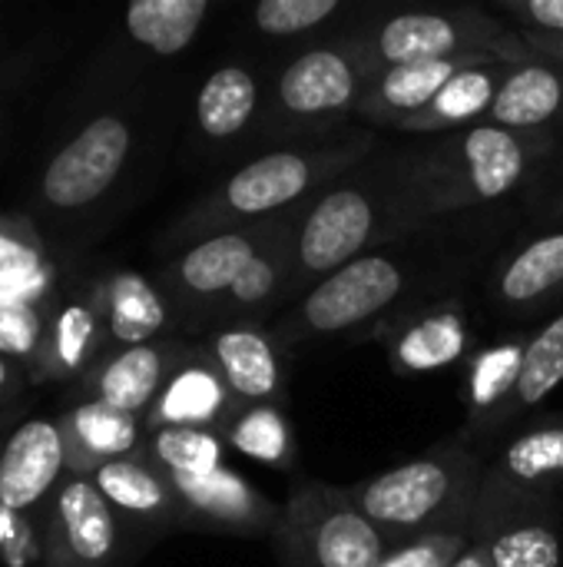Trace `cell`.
<instances>
[{
	"instance_id": "1",
	"label": "cell",
	"mask_w": 563,
	"mask_h": 567,
	"mask_svg": "<svg viewBox=\"0 0 563 567\" xmlns=\"http://www.w3.org/2000/svg\"><path fill=\"white\" fill-rule=\"evenodd\" d=\"M504 229L508 213L491 209L382 243L279 312L272 329L292 355L312 342L378 339L405 312L481 282Z\"/></svg>"
},
{
	"instance_id": "2",
	"label": "cell",
	"mask_w": 563,
	"mask_h": 567,
	"mask_svg": "<svg viewBox=\"0 0 563 567\" xmlns=\"http://www.w3.org/2000/svg\"><path fill=\"white\" fill-rule=\"evenodd\" d=\"M561 150V136H528L494 123L395 150L392 243L438 223L521 203Z\"/></svg>"
},
{
	"instance_id": "3",
	"label": "cell",
	"mask_w": 563,
	"mask_h": 567,
	"mask_svg": "<svg viewBox=\"0 0 563 567\" xmlns=\"http://www.w3.org/2000/svg\"><path fill=\"white\" fill-rule=\"evenodd\" d=\"M375 150L378 136L358 126L315 143L262 150L226 183H219L216 193L192 213L196 243L222 229L252 226L302 209L312 196H319L329 183H335Z\"/></svg>"
},
{
	"instance_id": "4",
	"label": "cell",
	"mask_w": 563,
	"mask_h": 567,
	"mask_svg": "<svg viewBox=\"0 0 563 567\" xmlns=\"http://www.w3.org/2000/svg\"><path fill=\"white\" fill-rule=\"evenodd\" d=\"M392 193L395 150L378 143L372 156L342 173L295 213L289 289L292 302H299L309 289H315L362 252L392 243Z\"/></svg>"
},
{
	"instance_id": "5",
	"label": "cell",
	"mask_w": 563,
	"mask_h": 567,
	"mask_svg": "<svg viewBox=\"0 0 563 567\" xmlns=\"http://www.w3.org/2000/svg\"><path fill=\"white\" fill-rule=\"evenodd\" d=\"M484 468L488 458L455 435L398 468L348 485V495L392 548L425 535L471 532Z\"/></svg>"
},
{
	"instance_id": "6",
	"label": "cell",
	"mask_w": 563,
	"mask_h": 567,
	"mask_svg": "<svg viewBox=\"0 0 563 567\" xmlns=\"http://www.w3.org/2000/svg\"><path fill=\"white\" fill-rule=\"evenodd\" d=\"M372 80L348 33L292 50L269 70V103L256 146H295L348 130Z\"/></svg>"
},
{
	"instance_id": "7",
	"label": "cell",
	"mask_w": 563,
	"mask_h": 567,
	"mask_svg": "<svg viewBox=\"0 0 563 567\" xmlns=\"http://www.w3.org/2000/svg\"><path fill=\"white\" fill-rule=\"evenodd\" d=\"M365 66L375 73L402 63H428L451 56H498L511 63L534 60V50L504 17L481 3L455 7H362L345 30Z\"/></svg>"
},
{
	"instance_id": "8",
	"label": "cell",
	"mask_w": 563,
	"mask_h": 567,
	"mask_svg": "<svg viewBox=\"0 0 563 567\" xmlns=\"http://www.w3.org/2000/svg\"><path fill=\"white\" fill-rule=\"evenodd\" d=\"M269 542L282 567H378L388 551L345 485L305 475L292 478Z\"/></svg>"
},
{
	"instance_id": "9",
	"label": "cell",
	"mask_w": 563,
	"mask_h": 567,
	"mask_svg": "<svg viewBox=\"0 0 563 567\" xmlns=\"http://www.w3.org/2000/svg\"><path fill=\"white\" fill-rule=\"evenodd\" d=\"M501 329H534L563 302V226L521 229L504 239L478 282Z\"/></svg>"
},
{
	"instance_id": "10",
	"label": "cell",
	"mask_w": 563,
	"mask_h": 567,
	"mask_svg": "<svg viewBox=\"0 0 563 567\" xmlns=\"http://www.w3.org/2000/svg\"><path fill=\"white\" fill-rule=\"evenodd\" d=\"M468 535L494 567H561V495L478 492Z\"/></svg>"
},
{
	"instance_id": "11",
	"label": "cell",
	"mask_w": 563,
	"mask_h": 567,
	"mask_svg": "<svg viewBox=\"0 0 563 567\" xmlns=\"http://www.w3.org/2000/svg\"><path fill=\"white\" fill-rule=\"evenodd\" d=\"M531 332L534 329H501L465 362V429L458 439L484 458L508 439V412L524 375Z\"/></svg>"
},
{
	"instance_id": "12",
	"label": "cell",
	"mask_w": 563,
	"mask_h": 567,
	"mask_svg": "<svg viewBox=\"0 0 563 567\" xmlns=\"http://www.w3.org/2000/svg\"><path fill=\"white\" fill-rule=\"evenodd\" d=\"M378 342L385 346L392 372L402 379L435 375L465 365L478 349L471 332L468 292H455L405 312L378 336Z\"/></svg>"
},
{
	"instance_id": "13",
	"label": "cell",
	"mask_w": 563,
	"mask_h": 567,
	"mask_svg": "<svg viewBox=\"0 0 563 567\" xmlns=\"http://www.w3.org/2000/svg\"><path fill=\"white\" fill-rule=\"evenodd\" d=\"M239 405H282L289 392L292 352L279 342L272 322H222L206 346Z\"/></svg>"
},
{
	"instance_id": "14",
	"label": "cell",
	"mask_w": 563,
	"mask_h": 567,
	"mask_svg": "<svg viewBox=\"0 0 563 567\" xmlns=\"http://www.w3.org/2000/svg\"><path fill=\"white\" fill-rule=\"evenodd\" d=\"M179 505L206 528L222 535L272 538L282 502L262 495L229 465H219L206 475H176L169 478Z\"/></svg>"
},
{
	"instance_id": "15",
	"label": "cell",
	"mask_w": 563,
	"mask_h": 567,
	"mask_svg": "<svg viewBox=\"0 0 563 567\" xmlns=\"http://www.w3.org/2000/svg\"><path fill=\"white\" fill-rule=\"evenodd\" d=\"M295 213H285L279 219L236 226L212 233L199 243H192L183 259L173 266L176 289L199 299V302H226L229 289L239 282V276L252 266V259L279 239V233L292 223Z\"/></svg>"
},
{
	"instance_id": "16",
	"label": "cell",
	"mask_w": 563,
	"mask_h": 567,
	"mask_svg": "<svg viewBox=\"0 0 563 567\" xmlns=\"http://www.w3.org/2000/svg\"><path fill=\"white\" fill-rule=\"evenodd\" d=\"M481 492L563 495V412L524 419L488 458Z\"/></svg>"
},
{
	"instance_id": "17",
	"label": "cell",
	"mask_w": 563,
	"mask_h": 567,
	"mask_svg": "<svg viewBox=\"0 0 563 567\" xmlns=\"http://www.w3.org/2000/svg\"><path fill=\"white\" fill-rule=\"evenodd\" d=\"M126 153H129V126L116 116L93 120L50 163L43 179L46 199L63 209L93 203L116 179Z\"/></svg>"
},
{
	"instance_id": "18",
	"label": "cell",
	"mask_w": 563,
	"mask_h": 567,
	"mask_svg": "<svg viewBox=\"0 0 563 567\" xmlns=\"http://www.w3.org/2000/svg\"><path fill=\"white\" fill-rule=\"evenodd\" d=\"M269 103V66L229 60L216 66L196 93V126L209 143L232 146L259 136Z\"/></svg>"
},
{
	"instance_id": "19",
	"label": "cell",
	"mask_w": 563,
	"mask_h": 567,
	"mask_svg": "<svg viewBox=\"0 0 563 567\" xmlns=\"http://www.w3.org/2000/svg\"><path fill=\"white\" fill-rule=\"evenodd\" d=\"M484 60H498V56H451V60L402 63V66L382 70L368 80L355 116L368 123L372 130H395L402 120L421 113L458 73Z\"/></svg>"
},
{
	"instance_id": "20",
	"label": "cell",
	"mask_w": 563,
	"mask_h": 567,
	"mask_svg": "<svg viewBox=\"0 0 563 567\" xmlns=\"http://www.w3.org/2000/svg\"><path fill=\"white\" fill-rule=\"evenodd\" d=\"M484 123L528 133V136H561L563 66L548 63L541 56L528 63H514Z\"/></svg>"
},
{
	"instance_id": "21",
	"label": "cell",
	"mask_w": 563,
	"mask_h": 567,
	"mask_svg": "<svg viewBox=\"0 0 563 567\" xmlns=\"http://www.w3.org/2000/svg\"><path fill=\"white\" fill-rule=\"evenodd\" d=\"M511 66H514L511 60H484L478 66H468L421 113L402 120L395 130L415 133V136H428V133L441 136V133H458V130L484 123Z\"/></svg>"
},
{
	"instance_id": "22",
	"label": "cell",
	"mask_w": 563,
	"mask_h": 567,
	"mask_svg": "<svg viewBox=\"0 0 563 567\" xmlns=\"http://www.w3.org/2000/svg\"><path fill=\"white\" fill-rule=\"evenodd\" d=\"M239 402L226 389L219 369L202 355L199 362L179 365L156 399L159 429H222Z\"/></svg>"
},
{
	"instance_id": "23",
	"label": "cell",
	"mask_w": 563,
	"mask_h": 567,
	"mask_svg": "<svg viewBox=\"0 0 563 567\" xmlns=\"http://www.w3.org/2000/svg\"><path fill=\"white\" fill-rule=\"evenodd\" d=\"M299 213V209H295ZM292 223L279 233L275 243H269L252 266L239 276V282L229 289L222 309L226 322H269L272 316L285 312L292 296Z\"/></svg>"
},
{
	"instance_id": "24",
	"label": "cell",
	"mask_w": 563,
	"mask_h": 567,
	"mask_svg": "<svg viewBox=\"0 0 563 567\" xmlns=\"http://www.w3.org/2000/svg\"><path fill=\"white\" fill-rule=\"evenodd\" d=\"M63 462V445L53 425L27 422L7 442L0 458V502L10 512L33 505L56 478Z\"/></svg>"
},
{
	"instance_id": "25",
	"label": "cell",
	"mask_w": 563,
	"mask_h": 567,
	"mask_svg": "<svg viewBox=\"0 0 563 567\" xmlns=\"http://www.w3.org/2000/svg\"><path fill=\"white\" fill-rule=\"evenodd\" d=\"M362 13V3L352 0H259L249 10V30L259 40H299L315 43L348 30Z\"/></svg>"
},
{
	"instance_id": "26",
	"label": "cell",
	"mask_w": 563,
	"mask_h": 567,
	"mask_svg": "<svg viewBox=\"0 0 563 567\" xmlns=\"http://www.w3.org/2000/svg\"><path fill=\"white\" fill-rule=\"evenodd\" d=\"M219 432L232 452L265 468L275 472L299 468V442L282 405H239Z\"/></svg>"
},
{
	"instance_id": "27",
	"label": "cell",
	"mask_w": 563,
	"mask_h": 567,
	"mask_svg": "<svg viewBox=\"0 0 563 567\" xmlns=\"http://www.w3.org/2000/svg\"><path fill=\"white\" fill-rule=\"evenodd\" d=\"M563 385V302L531 332L524 375L514 395V405L508 412V435L534 415L557 389Z\"/></svg>"
},
{
	"instance_id": "28",
	"label": "cell",
	"mask_w": 563,
	"mask_h": 567,
	"mask_svg": "<svg viewBox=\"0 0 563 567\" xmlns=\"http://www.w3.org/2000/svg\"><path fill=\"white\" fill-rule=\"evenodd\" d=\"M209 0H136L126 10V30L159 56L183 53L209 17Z\"/></svg>"
},
{
	"instance_id": "29",
	"label": "cell",
	"mask_w": 563,
	"mask_h": 567,
	"mask_svg": "<svg viewBox=\"0 0 563 567\" xmlns=\"http://www.w3.org/2000/svg\"><path fill=\"white\" fill-rule=\"evenodd\" d=\"M169 365H166V352L153 342L146 346H129L123 349L103 372L100 379V402L119 412L136 415L139 409H146L149 402L159 399Z\"/></svg>"
},
{
	"instance_id": "30",
	"label": "cell",
	"mask_w": 563,
	"mask_h": 567,
	"mask_svg": "<svg viewBox=\"0 0 563 567\" xmlns=\"http://www.w3.org/2000/svg\"><path fill=\"white\" fill-rule=\"evenodd\" d=\"M60 518H63V532L76 558L96 565L113 551L116 525H113L106 498L93 485L86 482L66 485L60 495Z\"/></svg>"
},
{
	"instance_id": "31",
	"label": "cell",
	"mask_w": 563,
	"mask_h": 567,
	"mask_svg": "<svg viewBox=\"0 0 563 567\" xmlns=\"http://www.w3.org/2000/svg\"><path fill=\"white\" fill-rule=\"evenodd\" d=\"M163 296L136 272H123L110 289V332L123 346H146L166 326Z\"/></svg>"
},
{
	"instance_id": "32",
	"label": "cell",
	"mask_w": 563,
	"mask_h": 567,
	"mask_svg": "<svg viewBox=\"0 0 563 567\" xmlns=\"http://www.w3.org/2000/svg\"><path fill=\"white\" fill-rule=\"evenodd\" d=\"M96 488L106 502H113L133 515H159L169 505H179L173 485H166L159 475H153L149 468L136 465L129 458L106 462L96 472Z\"/></svg>"
},
{
	"instance_id": "33",
	"label": "cell",
	"mask_w": 563,
	"mask_h": 567,
	"mask_svg": "<svg viewBox=\"0 0 563 567\" xmlns=\"http://www.w3.org/2000/svg\"><path fill=\"white\" fill-rule=\"evenodd\" d=\"M226 449L229 445L216 429H159L153 439V455L169 478L206 475L226 465Z\"/></svg>"
},
{
	"instance_id": "34",
	"label": "cell",
	"mask_w": 563,
	"mask_h": 567,
	"mask_svg": "<svg viewBox=\"0 0 563 567\" xmlns=\"http://www.w3.org/2000/svg\"><path fill=\"white\" fill-rule=\"evenodd\" d=\"M73 425H76V435L83 439V445L93 455L110 458V462L123 458L136 445V435H139L136 415L110 409L103 402H90V405L76 409Z\"/></svg>"
},
{
	"instance_id": "35",
	"label": "cell",
	"mask_w": 563,
	"mask_h": 567,
	"mask_svg": "<svg viewBox=\"0 0 563 567\" xmlns=\"http://www.w3.org/2000/svg\"><path fill=\"white\" fill-rule=\"evenodd\" d=\"M524 229H554L563 226V150L544 166L538 183L518 203Z\"/></svg>"
},
{
	"instance_id": "36",
	"label": "cell",
	"mask_w": 563,
	"mask_h": 567,
	"mask_svg": "<svg viewBox=\"0 0 563 567\" xmlns=\"http://www.w3.org/2000/svg\"><path fill=\"white\" fill-rule=\"evenodd\" d=\"M471 535L468 532H441V535H425L405 545H392L378 567H451L458 555L468 548Z\"/></svg>"
},
{
	"instance_id": "37",
	"label": "cell",
	"mask_w": 563,
	"mask_h": 567,
	"mask_svg": "<svg viewBox=\"0 0 563 567\" xmlns=\"http://www.w3.org/2000/svg\"><path fill=\"white\" fill-rule=\"evenodd\" d=\"M488 10L504 17L521 33L563 37V0H494Z\"/></svg>"
},
{
	"instance_id": "38",
	"label": "cell",
	"mask_w": 563,
	"mask_h": 567,
	"mask_svg": "<svg viewBox=\"0 0 563 567\" xmlns=\"http://www.w3.org/2000/svg\"><path fill=\"white\" fill-rule=\"evenodd\" d=\"M40 286V262L33 249L20 246L17 239L0 236V292L30 296Z\"/></svg>"
},
{
	"instance_id": "39",
	"label": "cell",
	"mask_w": 563,
	"mask_h": 567,
	"mask_svg": "<svg viewBox=\"0 0 563 567\" xmlns=\"http://www.w3.org/2000/svg\"><path fill=\"white\" fill-rule=\"evenodd\" d=\"M37 316L23 302H0V352L23 355L37 342Z\"/></svg>"
},
{
	"instance_id": "40",
	"label": "cell",
	"mask_w": 563,
	"mask_h": 567,
	"mask_svg": "<svg viewBox=\"0 0 563 567\" xmlns=\"http://www.w3.org/2000/svg\"><path fill=\"white\" fill-rule=\"evenodd\" d=\"M90 336H93V316L80 306L66 309L60 316V326H56V346H60V359L63 365H80L86 346H90Z\"/></svg>"
},
{
	"instance_id": "41",
	"label": "cell",
	"mask_w": 563,
	"mask_h": 567,
	"mask_svg": "<svg viewBox=\"0 0 563 567\" xmlns=\"http://www.w3.org/2000/svg\"><path fill=\"white\" fill-rule=\"evenodd\" d=\"M528 40V47L534 50V56L563 66V37H544V33H521Z\"/></svg>"
},
{
	"instance_id": "42",
	"label": "cell",
	"mask_w": 563,
	"mask_h": 567,
	"mask_svg": "<svg viewBox=\"0 0 563 567\" xmlns=\"http://www.w3.org/2000/svg\"><path fill=\"white\" fill-rule=\"evenodd\" d=\"M451 567H494L491 561H488V555L475 545V542H468V548L458 555V561Z\"/></svg>"
},
{
	"instance_id": "43",
	"label": "cell",
	"mask_w": 563,
	"mask_h": 567,
	"mask_svg": "<svg viewBox=\"0 0 563 567\" xmlns=\"http://www.w3.org/2000/svg\"><path fill=\"white\" fill-rule=\"evenodd\" d=\"M0 385H3V365H0Z\"/></svg>"
},
{
	"instance_id": "44",
	"label": "cell",
	"mask_w": 563,
	"mask_h": 567,
	"mask_svg": "<svg viewBox=\"0 0 563 567\" xmlns=\"http://www.w3.org/2000/svg\"><path fill=\"white\" fill-rule=\"evenodd\" d=\"M561 502H563V495H561Z\"/></svg>"
}]
</instances>
